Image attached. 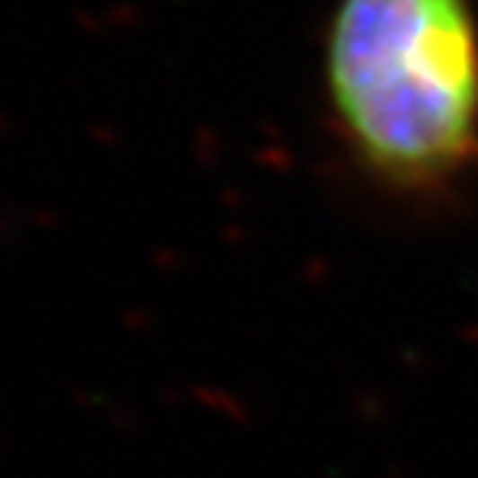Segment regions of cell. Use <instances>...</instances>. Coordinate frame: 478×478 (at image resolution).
Listing matches in <instances>:
<instances>
[{
  "instance_id": "6da1fadb",
  "label": "cell",
  "mask_w": 478,
  "mask_h": 478,
  "mask_svg": "<svg viewBox=\"0 0 478 478\" xmlns=\"http://www.w3.org/2000/svg\"><path fill=\"white\" fill-rule=\"evenodd\" d=\"M323 103L369 190L448 207L478 180V0H332Z\"/></svg>"
}]
</instances>
